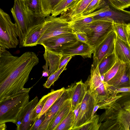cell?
Instances as JSON below:
<instances>
[{
	"mask_svg": "<svg viewBox=\"0 0 130 130\" xmlns=\"http://www.w3.org/2000/svg\"><path fill=\"white\" fill-rule=\"evenodd\" d=\"M74 34L78 41L88 43V39L85 33L80 31H77Z\"/></svg>",
	"mask_w": 130,
	"mask_h": 130,
	"instance_id": "obj_38",
	"label": "cell"
},
{
	"mask_svg": "<svg viewBox=\"0 0 130 130\" xmlns=\"http://www.w3.org/2000/svg\"><path fill=\"white\" fill-rule=\"evenodd\" d=\"M67 64L58 70L54 73L51 74L48 78L47 80L43 84V86L45 88H49L53 85L55 81L58 79L61 73L66 69Z\"/></svg>",
	"mask_w": 130,
	"mask_h": 130,
	"instance_id": "obj_33",
	"label": "cell"
},
{
	"mask_svg": "<svg viewBox=\"0 0 130 130\" xmlns=\"http://www.w3.org/2000/svg\"><path fill=\"white\" fill-rule=\"evenodd\" d=\"M7 127L5 123L0 124V130H6Z\"/></svg>",
	"mask_w": 130,
	"mask_h": 130,
	"instance_id": "obj_42",
	"label": "cell"
},
{
	"mask_svg": "<svg viewBox=\"0 0 130 130\" xmlns=\"http://www.w3.org/2000/svg\"><path fill=\"white\" fill-rule=\"evenodd\" d=\"M107 3L114 7L124 10L130 7V0H107Z\"/></svg>",
	"mask_w": 130,
	"mask_h": 130,
	"instance_id": "obj_35",
	"label": "cell"
},
{
	"mask_svg": "<svg viewBox=\"0 0 130 130\" xmlns=\"http://www.w3.org/2000/svg\"><path fill=\"white\" fill-rule=\"evenodd\" d=\"M80 0H62L54 8L52 15L55 17L60 14L63 12L73 6Z\"/></svg>",
	"mask_w": 130,
	"mask_h": 130,
	"instance_id": "obj_26",
	"label": "cell"
},
{
	"mask_svg": "<svg viewBox=\"0 0 130 130\" xmlns=\"http://www.w3.org/2000/svg\"><path fill=\"white\" fill-rule=\"evenodd\" d=\"M97 105L93 96L87 90L84 97L80 104L79 114L77 122L72 130L84 124L92 118L93 110Z\"/></svg>",
	"mask_w": 130,
	"mask_h": 130,
	"instance_id": "obj_14",
	"label": "cell"
},
{
	"mask_svg": "<svg viewBox=\"0 0 130 130\" xmlns=\"http://www.w3.org/2000/svg\"><path fill=\"white\" fill-rule=\"evenodd\" d=\"M46 28L39 39L38 45L48 39L60 34L73 33L69 23L67 20L52 15L46 18Z\"/></svg>",
	"mask_w": 130,
	"mask_h": 130,
	"instance_id": "obj_9",
	"label": "cell"
},
{
	"mask_svg": "<svg viewBox=\"0 0 130 130\" xmlns=\"http://www.w3.org/2000/svg\"><path fill=\"white\" fill-rule=\"evenodd\" d=\"M93 21H102L113 24H130V11L114 7L106 2L93 17Z\"/></svg>",
	"mask_w": 130,
	"mask_h": 130,
	"instance_id": "obj_8",
	"label": "cell"
},
{
	"mask_svg": "<svg viewBox=\"0 0 130 130\" xmlns=\"http://www.w3.org/2000/svg\"><path fill=\"white\" fill-rule=\"evenodd\" d=\"M77 41L74 33H68L49 38L40 44L50 51L62 54L64 49Z\"/></svg>",
	"mask_w": 130,
	"mask_h": 130,
	"instance_id": "obj_11",
	"label": "cell"
},
{
	"mask_svg": "<svg viewBox=\"0 0 130 130\" xmlns=\"http://www.w3.org/2000/svg\"><path fill=\"white\" fill-rule=\"evenodd\" d=\"M126 25L113 24V30L119 38L124 41L129 43V35L127 31Z\"/></svg>",
	"mask_w": 130,
	"mask_h": 130,
	"instance_id": "obj_30",
	"label": "cell"
},
{
	"mask_svg": "<svg viewBox=\"0 0 130 130\" xmlns=\"http://www.w3.org/2000/svg\"><path fill=\"white\" fill-rule=\"evenodd\" d=\"M6 49L0 46V101L24 88L30 72L39 62L33 52L18 57Z\"/></svg>",
	"mask_w": 130,
	"mask_h": 130,
	"instance_id": "obj_1",
	"label": "cell"
},
{
	"mask_svg": "<svg viewBox=\"0 0 130 130\" xmlns=\"http://www.w3.org/2000/svg\"><path fill=\"white\" fill-rule=\"evenodd\" d=\"M111 88L114 92H130V87L118 88L111 87Z\"/></svg>",
	"mask_w": 130,
	"mask_h": 130,
	"instance_id": "obj_40",
	"label": "cell"
},
{
	"mask_svg": "<svg viewBox=\"0 0 130 130\" xmlns=\"http://www.w3.org/2000/svg\"><path fill=\"white\" fill-rule=\"evenodd\" d=\"M94 49L87 43L77 41L62 51V57L79 55L85 58L91 57Z\"/></svg>",
	"mask_w": 130,
	"mask_h": 130,
	"instance_id": "obj_15",
	"label": "cell"
},
{
	"mask_svg": "<svg viewBox=\"0 0 130 130\" xmlns=\"http://www.w3.org/2000/svg\"><path fill=\"white\" fill-rule=\"evenodd\" d=\"M113 30V23L96 21L91 22L78 31L86 34L88 39V43L94 49Z\"/></svg>",
	"mask_w": 130,
	"mask_h": 130,
	"instance_id": "obj_7",
	"label": "cell"
},
{
	"mask_svg": "<svg viewBox=\"0 0 130 130\" xmlns=\"http://www.w3.org/2000/svg\"><path fill=\"white\" fill-rule=\"evenodd\" d=\"M128 41L129 43L130 44V35H129V36Z\"/></svg>",
	"mask_w": 130,
	"mask_h": 130,
	"instance_id": "obj_45",
	"label": "cell"
},
{
	"mask_svg": "<svg viewBox=\"0 0 130 130\" xmlns=\"http://www.w3.org/2000/svg\"><path fill=\"white\" fill-rule=\"evenodd\" d=\"M72 84L65 89L62 95L45 113V119L39 130H49L52 122L61 107L71 99L73 87Z\"/></svg>",
	"mask_w": 130,
	"mask_h": 130,
	"instance_id": "obj_12",
	"label": "cell"
},
{
	"mask_svg": "<svg viewBox=\"0 0 130 130\" xmlns=\"http://www.w3.org/2000/svg\"><path fill=\"white\" fill-rule=\"evenodd\" d=\"M17 25L9 15L0 9V46L6 49L15 48L19 42Z\"/></svg>",
	"mask_w": 130,
	"mask_h": 130,
	"instance_id": "obj_6",
	"label": "cell"
},
{
	"mask_svg": "<svg viewBox=\"0 0 130 130\" xmlns=\"http://www.w3.org/2000/svg\"><path fill=\"white\" fill-rule=\"evenodd\" d=\"M65 88L63 87L56 90L52 89L49 92V96L46 101L44 107L38 116L39 118L42 115L45 113L50 108L57 99L62 95Z\"/></svg>",
	"mask_w": 130,
	"mask_h": 130,
	"instance_id": "obj_23",
	"label": "cell"
},
{
	"mask_svg": "<svg viewBox=\"0 0 130 130\" xmlns=\"http://www.w3.org/2000/svg\"><path fill=\"white\" fill-rule=\"evenodd\" d=\"M116 37L115 32L113 30L112 31L94 48L93 64H99L104 57L114 53L115 42Z\"/></svg>",
	"mask_w": 130,
	"mask_h": 130,
	"instance_id": "obj_13",
	"label": "cell"
},
{
	"mask_svg": "<svg viewBox=\"0 0 130 130\" xmlns=\"http://www.w3.org/2000/svg\"><path fill=\"white\" fill-rule=\"evenodd\" d=\"M71 110L70 99L60 108L51 124L49 130H55L56 127L69 114Z\"/></svg>",
	"mask_w": 130,
	"mask_h": 130,
	"instance_id": "obj_22",
	"label": "cell"
},
{
	"mask_svg": "<svg viewBox=\"0 0 130 130\" xmlns=\"http://www.w3.org/2000/svg\"><path fill=\"white\" fill-rule=\"evenodd\" d=\"M87 90L86 84L82 80L74 84L71 98V110L74 111L81 103Z\"/></svg>",
	"mask_w": 130,
	"mask_h": 130,
	"instance_id": "obj_21",
	"label": "cell"
},
{
	"mask_svg": "<svg viewBox=\"0 0 130 130\" xmlns=\"http://www.w3.org/2000/svg\"><path fill=\"white\" fill-rule=\"evenodd\" d=\"M42 15H50L55 7L62 0H40Z\"/></svg>",
	"mask_w": 130,
	"mask_h": 130,
	"instance_id": "obj_29",
	"label": "cell"
},
{
	"mask_svg": "<svg viewBox=\"0 0 130 130\" xmlns=\"http://www.w3.org/2000/svg\"><path fill=\"white\" fill-rule=\"evenodd\" d=\"M31 88H24L17 93L0 101V124L16 123L19 115L29 102Z\"/></svg>",
	"mask_w": 130,
	"mask_h": 130,
	"instance_id": "obj_5",
	"label": "cell"
},
{
	"mask_svg": "<svg viewBox=\"0 0 130 130\" xmlns=\"http://www.w3.org/2000/svg\"><path fill=\"white\" fill-rule=\"evenodd\" d=\"M106 3L105 0H92L84 11L82 16L89 14L96 10L101 8Z\"/></svg>",
	"mask_w": 130,
	"mask_h": 130,
	"instance_id": "obj_32",
	"label": "cell"
},
{
	"mask_svg": "<svg viewBox=\"0 0 130 130\" xmlns=\"http://www.w3.org/2000/svg\"><path fill=\"white\" fill-rule=\"evenodd\" d=\"M121 96L99 117V123L104 121L108 130H129L130 124V93L121 92Z\"/></svg>",
	"mask_w": 130,
	"mask_h": 130,
	"instance_id": "obj_2",
	"label": "cell"
},
{
	"mask_svg": "<svg viewBox=\"0 0 130 130\" xmlns=\"http://www.w3.org/2000/svg\"><path fill=\"white\" fill-rule=\"evenodd\" d=\"M99 106L98 105H96L94 106L92 116V118L94 116V114L97 111V110L99 109ZM92 119V118H91Z\"/></svg>",
	"mask_w": 130,
	"mask_h": 130,
	"instance_id": "obj_41",
	"label": "cell"
},
{
	"mask_svg": "<svg viewBox=\"0 0 130 130\" xmlns=\"http://www.w3.org/2000/svg\"><path fill=\"white\" fill-rule=\"evenodd\" d=\"M49 95V93L47 94L42 96L36 108V113L38 119V116L42 111L45 102Z\"/></svg>",
	"mask_w": 130,
	"mask_h": 130,
	"instance_id": "obj_36",
	"label": "cell"
},
{
	"mask_svg": "<svg viewBox=\"0 0 130 130\" xmlns=\"http://www.w3.org/2000/svg\"><path fill=\"white\" fill-rule=\"evenodd\" d=\"M26 1L28 7L36 15L44 17L42 15L40 0H26Z\"/></svg>",
	"mask_w": 130,
	"mask_h": 130,
	"instance_id": "obj_34",
	"label": "cell"
},
{
	"mask_svg": "<svg viewBox=\"0 0 130 130\" xmlns=\"http://www.w3.org/2000/svg\"><path fill=\"white\" fill-rule=\"evenodd\" d=\"M117 60L114 53L104 57L98 64L101 75H104L114 65Z\"/></svg>",
	"mask_w": 130,
	"mask_h": 130,
	"instance_id": "obj_25",
	"label": "cell"
},
{
	"mask_svg": "<svg viewBox=\"0 0 130 130\" xmlns=\"http://www.w3.org/2000/svg\"><path fill=\"white\" fill-rule=\"evenodd\" d=\"M130 63H124L116 75L107 83L115 88L130 87L129 67Z\"/></svg>",
	"mask_w": 130,
	"mask_h": 130,
	"instance_id": "obj_16",
	"label": "cell"
},
{
	"mask_svg": "<svg viewBox=\"0 0 130 130\" xmlns=\"http://www.w3.org/2000/svg\"><path fill=\"white\" fill-rule=\"evenodd\" d=\"M11 11L18 27L19 47H23V40L28 30L44 22L46 18L33 12L28 7L26 0H14Z\"/></svg>",
	"mask_w": 130,
	"mask_h": 130,
	"instance_id": "obj_4",
	"label": "cell"
},
{
	"mask_svg": "<svg viewBox=\"0 0 130 130\" xmlns=\"http://www.w3.org/2000/svg\"><path fill=\"white\" fill-rule=\"evenodd\" d=\"M44 48L43 56L46 63L42 67L43 72H47L49 76L58 70L62 55Z\"/></svg>",
	"mask_w": 130,
	"mask_h": 130,
	"instance_id": "obj_17",
	"label": "cell"
},
{
	"mask_svg": "<svg viewBox=\"0 0 130 130\" xmlns=\"http://www.w3.org/2000/svg\"><path fill=\"white\" fill-rule=\"evenodd\" d=\"M42 76L44 77H47L49 76V75L47 72L43 71Z\"/></svg>",
	"mask_w": 130,
	"mask_h": 130,
	"instance_id": "obj_44",
	"label": "cell"
},
{
	"mask_svg": "<svg viewBox=\"0 0 130 130\" xmlns=\"http://www.w3.org/2000/svg\"><path fill=\"white\" fill-rule=\"evenodd\" d=\"M45 117V113L42 115L38 118L34 123L30 130H39L44 121Z\"/></svg>",
	"mask_w": 130,
	"mask_h": 130,
	"instance_id": "obj_37",
	"label": "cell"
},
{
	"mask_svg": "<svg viewBox=\"0 0 130 130\" xmlns=\"http://www.w3.org/2000/svg\"><path fill=\"white\" fill-rule=\"evenodd\" d=\"M99 116L95 115L90 120L73 130H98L101 123H99Z\"/></svg>",
	"mask_w": 130,
	"mask_h": 130,
	"instance_id": "obj_28",
	"label": "cell"
},
{
	"mask_svg": "<svg viewBox=\"0 0 130 130\" xmlns=\"http://www.w3.org/2000/svg\"><path fill=\"white\" fill-rule=\"evenodd\" d=\"M114 53L117 60L123 63H130V44L117 36Z\"/></svg>",
	"mask_w": 130,
	"mask_h": 130,
	"instance_id": "obj_19",
	"label": "cell"
},
{
	"mask_svg": "<svg viewBox=\"0 0 130 130\" xmlns=\"http://www.w3.org/2000/svg\"><path fill=\"white\" fill-rule=\"evenodd\" d=\"M104 75L100 73L98 64L92 63L90 74L85 82L87 89L94 99L99 109H106L109 108L115 100V92L111 86L103 80Z\"/></svg>",
	"mask_w": 130,
	"mask_h": 130,
	"instance_id": "obj_3",
	"label": "cell"
},
{
	"mask_svg": "<svg viewBox=\"0 0 130 130\" xmlns=\"http://www.w3.org/2000/svg\"><path fill=\"white\" fill-rule=\"evenodd\" d=\"M92 0H80L73 6L60 14V17L69 22L81 17L82 14Z\"/></svg>",
	"mask_w": 130,
	"mask_h": 130,
	"instance_id": "obj_18",
	"label": "cell"
},
{
	"mask_svg": "<svg viewBox=\"0 0 130 130\" xmlns=\"http://www.w3.org/2000/svg\"><path fill=\"white\" fill-rule=\"evenodd\" d=\"M126 28L128 33L130 35V24L126 25Z\"/></svg>",
	"mask_w": 130,
	"mask_h": 130,
	"instance_id": "obj_43",
	"label": "cell"
},
{
	"mask_svg": "<svg viewBox=\"0 0 130 130\" xmlns=\"http://www.w3.org/2000/svg\"><path fill=\"white\" fill-rule=\"evenodd\" d=\"M129 75H130V63L129 64Z\"/></svg>",
	"mask_w": 130,
	"mask_h": 130,
	"instance_id": "obj_46",
	"label": "cell"
},
{
	"mask_svg": "<svg viewBox=\"0 0 130 130\" xmlns=\"http://www.w3.org/2000/svg\"><path fill=\"white\" fill-rule=\"evenodd\" d=\"M38 102V98L36 96L23 107L15 123L17 130H30L38 119L35 110Z\"/></svg>",
	"mask_w": 130,
	"mask_h": 130,
	"instance_id": "obj_10",
	"label": "cell"
},
{
	"mask_svg": "<svg viewBox=\"0 0 130 130\" xmlns=\"http://www.w3.org/2000/svg\"><path fill=\"white\" fill-rule=\"evenodd\" d=\"M72 56H68L66 57H62L59 66L58 70L67 64L69 61L72 58Z\"/></svg>",
	"mask_w": 130,
	"mask_h": 130,
	"instance_id": "obj_39",
	"label": "cell"
},
{
	"mask_svg": "<svg viewBox=\"0 0 130 130\" xmlns=\"http://www.w3.org/2000/svg\"><path fill=\"white\" fill-rule=\"evenodd\" d=\"M45 23V20L43 22L32 26L28 30L23 40V47H32L38 45V42Z\"/></svg>",
	"mask_w": 130,
	"mask_h": 130,
	"instance_id": "obj_20",
	"label": "cell"
},
{
	"mask_svg": "<svg viewBox=\"0 0 130 130\" xmlns=\"http://www.w3.org/2000/svg\"><path fill=\"white\" fill-rule=\"evenodd\" d=\"M124 63L117 60L113 66L104 75L103 80L107 83L117 74Z\"/></svg>",
	"mask_w": 130,
	"mask_h": 130,
	"instance_id": "obj_31",
	"label": "cell"
},
{
	"mask_svg": "<svg viewBox=\"0 0 130 130\" xmlns=\"http://www.w3.org/2000/svg\"><path fill=\"white\" fill-rule=\"evenodd\" d=\"M129 130H130V125H129Z\"/></svg>",
	"mask_w": 130,
	"mask_h": 130,
	"instance_id": "obj_47",
	"label": "cell"
},
{
	"mask_svg": "<svg viewBox=\"0 0 130 130\" xmlns=\"http://www.w3.org/2000/svg\"><path fill=\"white\" fill-rule=\"evenodd\" d=\"M74 117V111L71 110L69 114L56 127L55 130H72Z\"/></svg>",
	"mask_w": 130,
	"mask_h": 130,
	"instance_id": "obj_27",
	"label": "cell"
},
{
	"mask_svg": "<svg viewBox=\"0 0 130 130\" xmlns=\"http://www.w3.org/2000/svg\"><path fill=\"white\" fill-rule=\"evenodd\" d=\"M93 21V16L89 14L82 16L69 22L74 33L80 31L85 26Z\"/></svg>",
	"mask_w": 130,
	"mask_h": 130,
	"instance_id": "obj_24",
	"label": "cell"
}]
</instances>
